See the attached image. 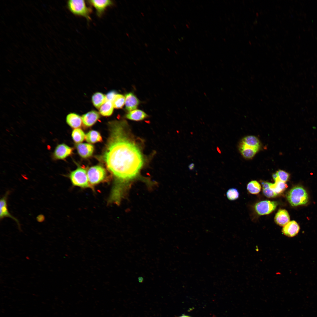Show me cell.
Segmentation results:
<instances>
[{
    "label": "cell",
    "instance_id": "25",
    "mask_svg": "<svg viewBox=\"0 0 317 317\" xmlns=\"http://www.w3.org/2000/svg\"><path fill=\"white\" fill-rule=\"evenodd\" d=\"M247 189L248 191L252 194H257L260 191L261 186L256 181H252L247 185Z\"/></svg>",
    "mask_w": 317,
    "mask_h": 317
},
{
    "label": "cell",
    "instance_id": "4",
    "mask_svg": "<svg viewBox=\"0 0 317 317\" xmlns=\"http://www.w3.org/2000/svg\"><path fill=\"white\" fill-rule=\"evenodd\" d=\"M69 177L74 186L82 188H91L89 182L87 171L84 168H77L70 173Z\"/></svg>",
    "mask_w": 317,
    "mask_h": 317
},
{
    "label": "cell",
    "instance_id": "19",
    "mask_svg": "<svg viewBox=\"0 0 317 317\" xmlns=\"http://www.w3.org/2000/svg\"><path fill=\"white\" fill-rule=\"evenodd\" d=\"M85 139L87 142L90 143H95L102 141L100 133L95 130L90 131L87 133L85 134Z\"/></svg>",
    "mask_w": 317,
    "mask_h": 317
},
{
    "label": "cell",
    "instance_id": "31",
    "mask_svg": "<svg viewBox=\"0 0 317 317\" xmlns=\"http://www.w3.org/2000/svg\"><path fill=\"white\" fill-rule=\"evenodd\" d=\"M144 280L143 278L142 277H139L138 278V280L139 282H142Z\"/></svg>",
    "mask_w": 317,
    "mask_h": 317
},
{
    "label": "cell",
    "instance_id": "32",
    "mask_svg": "<svg viewBox=\"0 0 317 317\" xmlns=\"http://www.w3.org/2000/svg\"><path fill=\"white\" fill-rule=\"evenodd\" d=\"M178 317H190V316H186V315H182V316H179Z\"/></svg>",
    "mask_w": 317,
    "mask_h": 317
},
{
    "label": "cell",
    "instance_id": "24",
    "mask_svg": "<svg viewBox=\"0 0 317 317\" xmlns=\"http://www.w3.org/2000/svg\"><path fill=\"white\" fill-rule=\"evenodd\" d=\"M125 97L121 94H117L114 97L112 102L114 108L120 109L125 104Z\"/></svg>",
    "mask_w": 317,
    "mask_h": 317
},
{
    "label": "cell",
    "instance_id": "2",
    "mask_svg": "<svg viewBox=\"0 0 317 317\" xmlns=\"http://www.w3.org/2000/svg\"><path fill=\"white\" fill-rule=\"evenodd\" d=\"M67 6L74 15L84 17L88 21L91 20L90 15L92 9L87 6L85 1L69 0L67 2Z\"/></svg>",
    "mask_w": 317,
    "mask_h": 317
},
{
    "label": "cell",
    "instance_id": "27",
    "mask_svg": "<svg viewBox=\"0 0 317 317\" xmlns=\"http://www.w3.org/2000/svg\"><path fill=\"white\" fill-rule=\"evenodd\" d=\"M226 195L228 199L233 200L237 199L239 196V193L237 189L231 188L229 189L227 192Z\"/></svg>",
    "mask_w": 317,
    "mask_h": 317
},
{
    "label": "cell",
    "instance_id": "17",
    "mask_svg": "<svg viewBox=\"0 0 317 317\" xmlns=\"http://www.w3.org/2000/svg\"><path fill=\"white\" fill-rule=\"evenodd\" d=\"M148 115L143 111L136 109L129 112L125 115L128 119L134 121H140L145 119Z\"/></svg>",
    "mask_w": 317,
    "mask_h": 317
},
{
    "label": "cell",
    "instance_id": "3",
    "mask_svg": "<svg viewBox=\"0 0 317 317\" xmlns=\"http://www.w3.org/2000/svg\"><path fill=\"white\" fill-rule=\"evenodd\" d=\"M287 198L290 204L293 206L306 204L308 201V196L305 190L300 186H295L289 192Z\"/></svg>",
    "mask_w": 317,
    "mask_h": 317
},
{
    "label": "cell",
    "instance_id": "8",
    "mask_svg": "<svg viewBox=\"0 0 317 317\" xmlns=\"http://www.w3.org/2000/svg\"><path fill=\"white\" fill-rule=\"evenodd\" d=\"M277 205L276 201L264 200L257 203L254 209L258 215H263L271 213L276 209Z\"/></svg>",
    "mask_w": 317,
    "mask_h": 317
},
{
    "label": "cell",
    "instance_id": "22",
    "mask_svg": "<svg viewBox=\"0 0 317 317\" xmlns=\"http://www.w3.org/2000/svg\"><path fill=\"white\" fill-rule=\"evenodd\" d=\"M112 102L107 100L99 108V112L104 116H109L112 114L114 109Z\"/></svg>",
    "mask_w": 317,
    "mask_h": 317
},
{
    "label": "cell",
    "instance_id": "7",
    "mask_svg": "<svg viewBox=\"0 0 317 317\" xmlns=\"http://www.w3.org/2000/svg\"><path fill=\"white\" fill-rule=\"evenodd\" d=\"M10 193V190L6 191L4 195L0 200V219L1 220L4 218L9 217L15 221L18 225L19 229L21 230L20 225L18 220L9 213L8 208L7 200Z\"/></svg>",
    "mask_w": 317,
    "mask_h": 317
},
{
    "label": "cell",
    "instance_id": "9",
    "mask_svg": "<svg viewBox=\"0 0 317 317\" xmlns=\"http://www.w3.org/2000/svg\"><path fill=\"white\" fill-rule=\"evenodd\" d=\"M88 1L90 5L95 8L96 14L99 17H101L109 7L114 5V1L111 0H90Z\"/></svg>",
    "mask_w": 317,
    "mask_h": 317
},
{
    "label": "cell",
    "instance_id": "29",
    "mask_svg": "<svg viewBox=\"0 0 317 317\" xmlns=\"http://www.w3.org/2000/svg\"><path fill=\"white\" fill-rule=\"evenodd\" d=\"M117 94L116 92L114 91L109 92L106 95L107 100L112 102L114 97Z\"/></svg>",
    "mask_w": 317,
    "mask_h": 317
},
{
    "label": "cell",
    "instance_id": "30",
    "mask_svg": "<svg viewBox=\"0 0 317 317\" xmlns=\"http://www.w3.org/2000/svg\"><path fill=\"white\" fill-rule=\"evenodd\" d=\"M195 165L194 163H191L188 165V168L190 171H193L195 169Z\"/></svg>",
    "mask_w": 317,
    "mask_h": 317
},
{
    "label": "cell",
    "instance_id": "15",
    "mask_svg": "<svg viewBox=\"0 0 317 317\" xmlns=\"http://www.w3.org/2000/svg\"><path fill=\"white\" fill-rule=\"evenodd\" d=\"M66 120L67 124L72 128H78L82 125V117L75 113L68 114L66 117Z\"/></svg>",
    "mask_w": 317,
    "mask_h": 317
},
{
    "label": "cell",
    "instance_id": "20",
    "mask_svg": "<svg viewBox=\"0 0 317 317\" xmlns=\"http://www.w3.org/2000/svg\"><path fill=\"white\" fill-rule=\"evenodd\" d=\"M245 145L254 148L259 149L260 144L258 139L253 136H249L244 138L241 141Z\"/></svg>",
    "mask_w": 317,
    "mask_h": 317
},
{
    "label": "cell",
    "instance_id": "23",
    "mask_svg": "<svg viewBox=\"0 0 317 317\" xmlns=\"http://www.w3.org/2000/svg\"><path fill=\"white\" fill-rule=\"evenodd\" d=\"M85 135L83 130L79 128L74 129L71 134L73 140L77 144L80 143L83 141L85 138Z\"/></svg>",
    "mask_w": 317,
    "mask_h": 317
},
{
    "label": "cell",
    "instance_id": "10",
    "mask_svg": "<svg viewBox=\"0 0 317 317\" xmlns=\"http://www.w3.org/2000/svg\"><path fill=\"white\" fill-rule=\"evenodd\" d=\"M125 97V104L126 110L129 112L136 109L140 102L135 95L133 92H129L126 94Z\"/></svg>",
    "mask_w": 317,
    "mask_h": 317
},
{
    "label": "cell",
    "instance_id": "18",
    "mask_svg": "<svg viewBox=\"0 0 317 317\" xmlns=\"http://www.w3.org/2000/svg\"><path fill=\"white\" fill-rule=\"evenodd\" d=\"M275 183H270V188L278 195L282 193L287 187L285 183L281 181L277 177L274 180Z\"/></svg>",
    "mask_w": 317,
    "mask_h": 317
},
{
    "label": "cell",
    "instance_id": "11",
    "mask_svg": "<svg viewBox=\"0 0 317 317\" xmlns=\"http://www.w3.org/2000/svg\"><path fill=\"white\" fill-rule=\"evenodd\" d=\"M76 147L79 155L85 158L91 156L93 154L94 149V147L92 145L86 143L77 144Z\"/></svg>",
    "mask_w": 317,
    "mask_h": 317
},
{
    "label": "cell",
    "instance_id": "26",
    "mask_svg": "<svg viewBox=\"0 0 317 317\" xmlns=\"http://www.w3.org/2000/svg\"><path fill=\"white\" fill-rule=\"evenodd\" d=\"M269 183V182H263L262 183L263 193L266 197L268 198L275 197L278 195L270 188Z\"/></svg>",
    "mask_w": 317,
    "mask_h": 317
},
{
    "label": "cell",
    "instance_id": "16",
    "mask_svg": "<svg viewBox=\"0 0 317 317\" xmlns=\"http://www.w3.org/2000/svg\"><path fill=\"white\" fill-rule=\"evenodd\" d=\"M239 149L242 156L247 159L252 158L259 150L248 146L241 142L239 144Z\"/></svg>",
    "mask_w": 317,
    "mask_h": 317
},
{
    "label": "cell",
    "instance_id": "6",
    "mask_svg": "<svg viewBox=\"0 0 317 317\" xmlns=\"http://www.w3.org/2000/svg\"><path fill=\"white\" fill-rule=\"evenodd\" d=\"M73 149L64 143L58 145L52 154L54 161L64 160L72 153Z\"/></svg>",
    "mask_w": 317,
    "mask_h": 317
},
{
    "label": "cell",
    "instance_id": "21",
    "mask_svg": "<svg viewBox=\"0 0 317 317\" xmlns=\"http://www.w3.org/2000/svg\"><path fill=\"white\" fill-rule=\"evenodd\" d=\"M106 101V95L101 92H96L92 96V103L97 108L99 109Z\"/></svg>",
    "mask_w": 317,
    "mask_h": 317
},
{
    "label": "cell",
    "instance_id": "5",
    "mask_svg": "<svg viewBox=\"0 0 317 317\" xmlns=\"http://www.w3.org/2000/svg\"><path fill=\"white\" fill-rule=\"evenodd\" d=\"M87 175L89 184L91 187L103 181L106 178L107 173L103 167L97 165L92 166L88 169Z\"/></svg>",
    "mask_w": 317,
    "mask_h": 317
},
{
    "label": "cell",
    "instance_id": "1",
    "mask_svg": "<svg viewBox=\"0 0 317 317\" xmlns=\"http://www.w3.org/2000/svg\"><path fill=\"white\" fill-rule=\"evenodd\" d=\"M109 124V136L102 158L114 179L112 194L121 198L138 176L144 159L138 146L126 131V122L115 121Z\"/></svg>",
    "mask_w": 317,
    "mask_h": 317
},
{
    "label": "cell",
    "instance_id": "13",
    "mask_svg": "<svg viewBox=\"0 0 317 317\" xmlns=\"http://www.w3.org/2000/svg\"><path fill=\"white\" fill-rule=\"evenodd\" d=\"M100 117L99 114L95 110H92L83 114L82 117V122L87 127L92 126Z\"/></svg>",
    "mask_w": 317,
    "mask_h": 317
},
{
    "label": "cell",
    "instance_id": "12",
    "mask_svg": "<svg viewBox=\"0 0 317 317\" xmlns=\"http://www.w3.org/2000/svg\"><path fill=\"white\" fill-rule=\"evenodd\" d=\"M299 230L300 227L298 224L295 221L292 220L283 226L282 232L286 236L292 237L298 234Z\"/></svg>",
    "mask_w": 317,
    "mask_h": 317
},
{
    "label": "cell",
    "instance_id": "28",
    "mask_svg": "<svg viewBox=\"0 0 317 317\" xmlns=\"http://www.w3.org/2000/svg\"><path fill=\"white\" fill-rule=\"evenodd\" d=\"M277 177L281 181L286 183L289 179L290 174L287 172L281 170H279L276 171Z\"/></svg>",
    "mask_w": 317,
    "mask_h": 317
},
{
    "label": "cell",
    "instance_id": "14",
    "mask_svg": "<svg viewBox=\"0 0 317 317\" xmlns=\"http://www.w3.org/2000/svg\"><path fill=\"white\" fill-rule=\"evenodd\" d=\"M274 221L278 225L284 226L290 220V216L287 210L285 209H280L276 214Z\"/></svg>",
    "mask_w": 317,
    "mask_h": 317
}]
</instances>
